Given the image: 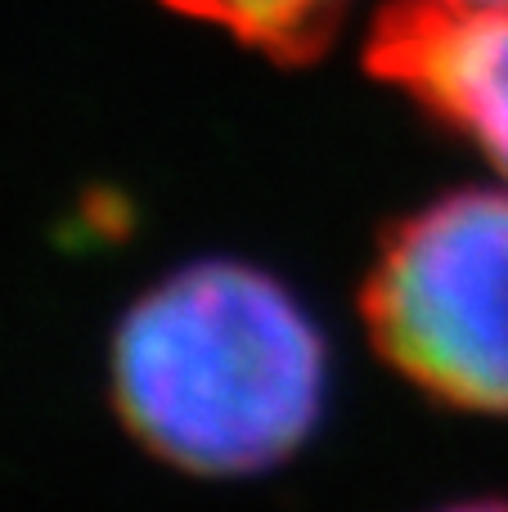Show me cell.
<instances>
[{
  "label": "cell",
  "mask_w": 508,
  "mask_h": 512,
  "mask_svg": "<svg viewBox=\"0 0 508 512\" xmlns=\"http://www.w3.org/2000/svg\"><path fill=\"white\" fill-rule=\"evenodd\" d=\"M441 512H508L504 499H477V504H455V508H441Z\"/></svg>",
  "instance_id": "5"
},
{
  "label": "cell",
  "mask_w": 508,
  "mask_h": 512,
  "mask_svg": "<svg viewBox=\"0 0 508 512\" xmlns=\"http://www.w3.org/2000/svg\"><path fill=\"white\" fill-rule=\"evenodd\" d=\"M324 337L293 297L239 261H194L122 315L113 405L126 432L194 477H252L315 432Z\"/></svg>",
  "instance_id": "1"
},
{
  "label": "cell",
  "mask_w": 508,
  "mask_h": 512,
  "mask_svg": "<svg viewBox=\"0 0 508 512\" xmlns=\"http://www.w3.org/2000/svg\"><path fill=\"white\" fill-rule=\"evenodd\" d=\"M162 5L203 18L279 63H311L333 45L351 0H162Z\"/></svg>",
  "instance_id": "4"
},
{
  "label": "cell",
  "mask_w": 508,
  "mask_h": 512,
  "mask_svg": "<svg viewBox=\"0 0 508 512\" xmlns=\"http://www.w3.org/2000/svg\"><path fill=\"white\" fill-rule=\"evenodd\" d=\"M464 5H500V9H508V0H464Z\"/></svg>",
  "instance_id": "6"
},
{
  "label": "cell",
  "mask_w": 508,
  "mask_h": 512,
  "mask_svg": "<svg viewBox=\"0 0 508 512\" xmlns=\"http://www.w3.org/2000/svg\"><path fill=\"white\" fill-rule=\"evenodd\" d=\"M360 310L378 355L419 391L508 414V194L464 189L396 221Z\"/></svg>",
  "instance_id": "2"
},
{
  "label": "cell",
  "mask_w": 508,
  "mask_h": 512,
  "mask_svg": "<svg viewBox=\"0 0 508 512\" xmlns=\"http://www.w3.org/2000/svg\"><path fill=\"white\" fill-rule=\"evenodd\" d=\"M365 63L508 176V9L392 0L369 27Z\"/></svg>",
  "instance_id": "3"
}]
</instances>
